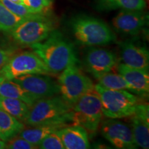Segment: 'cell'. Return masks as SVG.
<instances>
[{
  "instance_id": "6da1fadb",
  "label": "cell",
  "mask_w": 149,
  "mask_h": 149,
  "mask_svg": "<svg viewBox=\"0 0 149 149\" xmlns=\"http://www.w3.org/2000/svg\"><path fill=\"white\" fill-rule=\"evenodd\" d=\"M31 47L51 73L61 72L68 66L78 61L73 44L56 30L45 40L32 44Z\"/></svg>"
},
{
  "instance_id": "7a4b0ae2",
  "label": "cell",
  "mask_w": 149,
  "mask_h": 149,
  "mask_svg": "<svg viewBox=\"0 0 149 149\" xmlns=\"http://www.w3.org/2000/svg\"><path fill=\"white\" fill-rule=\"evenodd\" d=\"M72 107L61 96L54 95L40 99L30 107L26 124L37 126L46 124H63L72 122Z\"/></svg>"
},
{
  "instance_id": "3957f363",
  "label": "cell",
  "mask_w": 149,
  "mask_h": 149,
  "mask_svg": "<svg viewBox=\"0 0 149 149\" xmlns=\"http://www.w3.org/2000/svg\"><path fill=\"white\" fill-rule=\"evenodd\" d=\"M72 35L79 44L88 46L105 45L116 41V36L105 22L88 15H78L70 20Z\"/></svg>"
},
{
  "instance_id": "277c9868",
  "label": "cell",
  "mask_w": 149,
  "mask_h": 149,
  "mask_svg": "<svg viewBox=\"0 0 149 149\" xmlns=\"http://www.w3.org/2000/svg\"><path fill=\"white\" fill-rule=\"evenodd\" d=\"M102 104L103 115L108 118L120 119L129 117L135 112L138 99L125 90H113L99 84L94 86Z\"/></svg>"
},
{
  "instance_id": "5b68a950",
  "label": "cell",
  "mask_w": 149,
  "mask_h": 149,
  "mask_svg": "<svg viewBox=\"0 0 149 149\" xmlns=\"http://www.w3.org/2000/svg\"><path fill=\"white\" fill-rule=\"evenodd\" d=\"M57 84L60 96L71 107L86 93L94 91L95 86L77 64H70L63 70Z\"/></svg>"
},
{
  "instance_id": "8992f818",
  "label": "cell",
  "mask_w": 149,
  "mask_h": 149,
  "mask_svg": "<svg viewBox=\"0 0 149 149\" xmlns=\"http://www.w3.org/2000/svg\"><path fill=\"white\" fill-rule=\"evenodd\" d=\"M72 122L81 126L88 133L94 135L102 122V112L100 99L95 91L86 93L72 107Z\"/></svg>"
},
{
  "instance_id": "52a82bcc",
  "label": "cell",
  "mask_w": 149,
  "mask_h": 149,
  "mask_svg": "<svg viewBox=\"0 0 149 149\" xmlns=\"http://www.w3.org/2000/svg\"><path fill=\"white\" fill-rule=\"evenodd\" d=\"M54 30L53 20L46 15H38L25 19L10 33L19 44L31 46L45 40Z\"/></svg>"
},
{
  "instance_id": "ba28073f",
  "label": "cell",
  "mask_w": 149,
  "mask_h": 149,
  "mask_svg": "<svg viewBox=\"0 0 149 149\" xmlns=\"http://www.w3.org/2000/svg\"><path fill=\"white\" fill-rule=\"evenodd\" d=\"M45 64L34 52L25 51L13 55L0 69V77L12 80L29 74H50Z\"/></svg>"
},
{
  "instance_id": "9c48e42d",
  "label": "cell",
  "mask_w": 149,
  "mask_h": 149,
  "mask_svg": "<svg viewBox=\"0 0 149 149\" xmlns=\"http://www.w3.org/2000/svg\"><path fill=\"white\" fill-rule=\"evenodd\" d=\"M101 133L116 148H137L131 127L122 121L111 118L104 121L101 124Z\"/></svg>"
},
{
  "instance_id": "30bf717a",
  "label": "cell",
  "mask_w": 149,
  "mask_h": 149,
  "mask_svg": "<svg viewBox=\"0 0 149 149\" xmlns=\"http://www.w3.org/2000/svg\"><path fill=\"white\" fill-rule=\"evenodd\" d=\"M37 100L59 94L58 84L43 74H29L12 79Z\"/></svg>"
},
{
  "instance_id": "8fae6325",
  "label": "cell",
  "mask_w": 149,
  "mask_h": 149,
  "mask_svg": "<svg viewBox=\"0 0 149 149\" xmlns=\"http://www.w3.org/2000/svg\"><path fill=\"white\" fill-rule=\"evenodd\" d=\"M86 68L95 79L111 72L117 64V58L113 52L100 48H91L84 59Z\"/></svg>"
},
{
  "instance_id": "7c38bea8",
  "label": "cell",
  "mask_w": 149,
  "mask_h": 149,
  "mask_svg": "<svg viewBox=\"0 0 149 149\" xmlns=\"http://www.w3.org/2000/svg\"><path fill=\"white\" fill-rule=\"evenodd\" d=\"M148 15L143 10H121L112 20L115 31L122 34L136 35L148 24Z\"/></svg>"
},
{
  "instance_id": "4fadbf2b",
  "label": "cell",
  "mask_w": 149,
  "mask_h": 149,
  "mask_svg": "<svg viewBox=\"0 0 149 149\" xmlns=\"http://www.w3.org/2000/svg\"><path fill=\"white\" fill-rule=\"evenodd\" d=\"M120 45L121 57L124 64L148 71L149 53L146 47L130 41L121 42Z\"/></svg>"
},
{
  "instance_id": "5bb4252c",
  "label": "cell",
  "mask_w": 149,
  "mask_h": 149,
  "mask_svg": "<svg viewBox=\"0 0 149 149\" xmlns=\"http://www.w3.org/2000/svg\"><path fill=\"white\" fill-rule=\"evenodd\" d=\"M117 70L130 86L132 93L142 97L148 95V71L132 68L124 64L117 66Z\"/></svg>"
},
{
  "instance_id": "9a60e30c",
  "label": "cell",
  "mask_w": 149,
  "mask_h": 149,
  "mask_svg": "<svg viewBox=\"0 0 149 149\" xmlns=\"http://www.w3.org/2000/svg\"><path fill=\"white\" fill-rule=\"evenodd\" d=\"M64 148L87 149L90 148L88 133L81 126H64L57 130Z\"/></svg>"
},
{
  "instance_id": "2e32d148",
  "label": "cell",
  "mask_w": 149,
  "mask_h": 149,
  "mask_svg": "<svg viewBox=\"0 0 149 149\" xmlns=\"http://www.w3.org/2000/svg\"><path fill=\"white\" fill-rule=\"evenodd\" d=\"M0 96L18 99L28 104L30 107L37 101V99L24 90L21 86L13 80L0 77Z\"/></svg>"
},
{
  "instance_id": "e0dca14e",
  "label": "cell",
  "mask_w": 149,
  "mask_h": 149,
  "mask_svg": "<svg viewBox=\"0 0 149 149\" xmlns=\"http://www.w3.org/2000/svg\"><path fill=\"white\" fill-rule=\"evenodd\" d=\"M66 126L63 124H46L37 126H31L29 128H23L18 135L30 143L38 147L39 144L44 137L53 132Z\"/></svg>"
},
{
  "instance_id": "ac0fdd59",
  "label": "cell",
  "mask_w": 149,
  "mask_h": 149,
  "mask_svg": "<svg viewBox=\"0 0 149 149\" xmlns=\"http://www.w3.org/2000/svg\"><path fill=\"white\" fill-rule=\"evenodd\" d=\"M24 128L23 122L0 109V139L6 141Z\"/></svg>"
},
{
  "instance_id": "d6986e66",
  "label": "cell",
  "mask_w": 149,
  "mask_h": 149,
  "mask_svg": "<svg viewBox=\"0 0 149 149\" xmlns=\"http://www.w3.org/2000/svg\"><path fill=\"white\" fill-rule=\"evenodd\" d=\"M0 109L7 112L20 122H24L29 115L30 107L18 99L0 96Z\"/></svg>"
},
{
  "instance_id": "ffe728a7",
  "label": "cell",
  "mask_w": 149,
  "mask_h": 149,
  "mask_svg": "<svg viewBox=\"0 0 149 149\" xmlns=\"http://www.w3.org/2000/svg\"><path fill=\"white\" fill-rule=\"evenodd\" d=\"M146 6L145 0H97V8L101 10H143Z\"/></svg>"
},
{
  "instance_id": "44dd1931",
  "label": "cell",
  "mask_w": 149,
  "mask_h": 149,
  "mask_svg": "<svg viewBox=\"0 0 149 149\" xmlns=\"http://www.w3.org/2000/svg\"><path fill=\"white\" fill-rule=\"evenodd\" d=\"M130 117V127L136 146L141 148L148 149L149 148V124H147L135 115H132Z\"/></svg>"
},
{
  "instance_id": "7402d4cb",
  "label": "cell",
  "mask_w": 149,
  "mask_h": 149,
  "mask_svg": "<svg viewBox=\"0 0 149 149\" xmlns=\"http://www.w3.org/2000/svg\"><path fill=\"white\" fill-rule=\"evenodd\" d=\"M98 84L102 87L113 90H125L131 92L130 86L120 74L109 72L98 79Z\"/></svg>"
},
{
  "instance_id": "603a6c76",
  "label": "cell",
  "mask_w": 149,
  "mask_h": 149,
  "mask_svg": "<svg viewBox=\"0 0 149 149\" xmlns=\"http://www.w3.org/2000/svg\"><path fill=\"white\" fill-rule=\"evenodd\" d=\"M25 19L16 15L0 2V31L12 32L17 26Z\"/></svg>"
},
{
  "instance_id": "cb8c5ba5",
  "label": "cell",
  "mask_w": 149,
  "mask_h": 149,
  "mask_svg": "<svg viewBox=\"0 0 149 149\" xmlns=\"http://www.w3.org/2000/svg\"><path fill=\"white\" fill-rule=\"evenodd\" d=\"M0 2L3 3L13 13L15 14L17 16L21 17L22 18L27 19L33 17L38 15H42L33 13L25 6L15 3L11 0H0Z\"/></svg>"
},
{
  "instance_id": "d4e9b609",
  "label": "cell",
  "mask_w": 149,
  "mask_h": 149,
  "mask_svg": "<svg viewBox=\"0 0 149 149\" xmlns=\"http://www.w3.org/2000/svg\"><path fill=\"white\" fill-rule=\"evenodd\" d=\"M52 0H25V6L35 14L46 15L51 8Z\"/></svg>"
},
{
  "instance_id": "484cf974",
  "label": "cell",
  "mask_w": 149,
  "mask_h": 149,
  "mask_svg": "<svg viewBox=\"0 0 149 149\" xmlns=\"http://www.w3.org/2000/svg\"><path fill=\"white\" fill-rule=\"evenodd\" d=\"M38 148L42 149H64V146L57 131L53 132L40 141Z\"/></svg>"
},
{
  "instance_id": "4316f807",
  "label": "cell",
  "mask_w": 149,
  "mask_h": 149,
  "mask_svg": "<svg viewBox=\"0 0 149 149\" xmlns=\"http://www.w3.org/2000/svg\"><path fill=\"white\" fill-rule=\"evenodd\" d=\"M6 142V148L10 149H35L38 147L30 143L29 141L22 138L19 135H15L11 137Z\"/></svg>"
},
{
  "instance_id": "83f0119b",
  "label": "cell",
  "mask_w": 149,
  "mask_h": 149,
  "mask_svg": "<svg viewBox=\"0 0 149 149\" xmlns=\"http://www.w3.org/2000/svg\"><path fill=\"white\" fill-rule=\"evenodd\" d=\"M133 115L149 124V109L148 104H137Z\"/></svg>"
},
{
  "instance_id": "f1b7e54d",
  "label": "cell",
  "mask_w": 149,
  "mask_h": 149,
  "mask_svg": "<svg viewBox=\"0 0 149 149\" xmlns=\"http://www.w3.org/2000/svg\"><path fill=\"white\" fill-rule=\"evenodd\" d=\"M13 55V52L10 50L0 48V69L8 62Z\"/></svg>"
},
{
  "instance_id": "f546056e",
  "label": "cell",
  "mask_w": 149,
  "mask_h": 149,
  "mask_svg": "<svg viewBox=\"0 0 149 149\" xmlns=\"http://www.w3.org/2000/svg\"><path fill=\"white\" fill-rule=\"evenodd\" d=\"M15 3H19V4H22V5H25V0H11Z\"/></svg>"
},
{
  "instance_id": "4dcf8cb0",
  "label": "cell",
  "mask_w": 149,
  "mask_h": 149,
  "mask_svg": "<svg viewBox=\"0 0 149 149\" xmlns=\"http://www.w3.org/2000/svg\"><path fill=\"white\" fill-rule=\"evenodd\" d=\"M6 148V141L0 139V149Z\"/></svg>"
}]
</instances>
